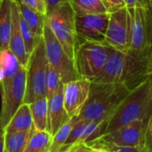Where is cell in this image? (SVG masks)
I'll return each instance as SVG.
<instances>
[{
	"mask_svg": "<svg viewBox=\"0 0 152 152\" xmlns=\"http://www.w3.org/2000/svg\"><path fill=\"white\" fill-rule=\"evenodd\" d=\"M131 27V49L149 53L152 49V6L127 8Z\"/></svg>",
	"mask_w": 152,
	"mask_h": 152,
	"instance_id": "cell-8",
	"label": "cell"
},
{
	"mask_svg": "<svg viewBox=\"0 0 152 152\" xmlns=\"http://www.w3.org/2000/svg\"><path fill=\"white\" fill-rule=\"evenodd\" d=\"M34 128L29 104L23 103L5 126V133L27 132Z\"/></svg>",
	"mask_w": 152,
	"mask_h": 152,
	"instance_id": "cell-17",
	"label": "cell"
},
{
	"mask_svg": "<svg viewBox=\"0 0 152 152\" xmlns=\"http://www.w3.org/2000/svg\"><path fill=\"white\" fill-rule=\"evenodd\" d=\"M43 40L47 62L59 74L61 82L67 84L80 78L77 72L74 61L65 53L46 22L44 27Z\"/></svg>",
	"mask_w": 152,
	"mask_h": 152,
	"instance_id": "cell-7",
	"label": "cell"
},
{
	"mask_svg": "<svg viewBox=\"0 0 152 152\" xmlns=\"http://www.w3.org/2000/svg\"><path fill=\"white\" fill-rule=\"evenodd\" d=\"M151 53L113 49L101 73L91 82L122 84L132 91L149 77Z\"/></svg>",
	"mask_w": 152,
	"mask_h": 152,
	"instance_id": "cell-1",
	"label": "cell"
},
{
	"mask_svg": "<svg viewBox=\"0 0 152 152\" xmlns=\"http://www.w3.org/2000/svg\"><path fill=\"white\" fill-rule=\"evenodd\" d=\"M61 83L62 82L61 80L59 74L54 70V69L52 66L47 64L46 72H45V96L47 99L53 94V93L57 90Z\"/></svg>",
	"mask_w": 152,
	"mask_h": 152,
	"instance_id": "cell-27",
	"label": "cell"
},
{
	"mask_svg": "<svg viewBox=\"0 0 152 152\" xmlns=\"http://www.w3.org/2000/svg\"><path fill=\"white\" fill-rule=\"evenodd\" d=\"M143 148H144L145 152H152V118L149 121V124L146 129Z\"/></svg>",
	"mask_w": 152,
	"mask_h": 152,
	"instance_id": "cell-31",
	"label": "cell"
},
{
	"mask_svg": "<svg viewBox=\"0 0 152 152\" xmlns=\"http://www.w3.org/2000/svg\"><path fill=\"white\" fill-rule=\"evenodd\" d=\"M90 121L88 120H85V119H78L77 120L76 124L74 125L71 132H70V134L68 138V140L66 141L65 144L66 145H72L74 143H76L79 138L81 137V135L83 134L86 127L87 126V125L89 124Z\"/></svg>",
	"mask_w": 152,
	"mask_h": 152,
	"instance_id": "cell-28",
	"label": "cell"
},
{
	"mask_svg": "<svg viewBox=\"0 0 152 152\" xmlns=\"http://www.w3.org/2000/svg\"><path fill=\"white\" fill-rule=\"evenodd\" d=\"M110 20V13L76 15L77 45L86 42L103 44Z\"/></svg>",
	"mask_w": 152,
	"mask_h": 152,
	"instance_id": "cell-11",
	"label": "cell"
},
{
	"mask_svg": "<svg viewBox=\"0 0 152 152\" xmlns=\"http://www.w3.org/2000/svg\"><path fill=\"white\" fill-rule=\"evenodd\" d=\"M152 118V89L148 78L132 90L103 124L102 134Z\"/></svg>",
	"mask_w": 152,
	"mask_h": 152,
	"instance_id": "cell-2",
	"label": "cell"
},
{
	"mask_svg": "<svg viewBox=\"0 0 152 152\" xmlns=\"http://www.w3.org/2000/svg\"><path fill=\"white\" fill-rule=\"evenodd\" d=\"M35 127L27 132L5 133L4 152H23Z\"/></svg>",
	"mask_w": 152,
	"mask_h": 152,
	"instance_id": "cell-21",
	"label": "cell"
},
{
	"mask_svg": "<svg viewBox=\"0 0 152 152\" xmlns=\"http://www.w3.org/2000/svg\"><path fill=\"white\" fill-rule=\"evenodd\" d=\"M45 22L68 56L74 61L77 48L76 14L69 2L59 5L46 16Z\"/></svg>",
	"mask_w": 152,
	"mask_h": 152,
	"instance_id": "cell-4",
	"label": "cell"
},
{
	"mask_svg": "<svg viewBox=\"0 0 152 152\" xmlns=\"http://www.w3.org/2000/svg\"><path fill=\"white\" fill-rule=\"evenodd\" d=\"M104 6L106 12L112 13L120 9L126 7V0H100Z\"/></svg>",
	"mask_w": 152,
	"mask_h": 152,
	"instance_id": "cell-30",
	"label": "cell"
},
{
	"mask_svg": "<svg viewBox=\"0 0 152 152\" xmlns=\"http://www.w3.org/2000/svg\"><path fill=\"white\" fill-rule=\"evenodd\" d=\"M91 81L86 78H78L64 84L63 102L69 118L78 116L88 99Z\"/></svg>",
	"mask_w": 152,
	"mask_h": 152,
	"instance_id": "cell-13",
	"label": "cell"
},
{
	"mask_svg": "<svg viewBox=\"0 0 152 152\" xmlns=\"http://www.w3.org/2000/svg\"><path fill=\"white\" fill-rule=\"evenodd\" d=\"M19 3L43 16H47V7L45 0H19Z\"/></svg>",
	"mask_w": 152,
	"mask_h": 152,
	"instance_id": "cell-29",
	"label": "cell"
},
{
	"mask_svg": "<svg viewBox=\"0 0 152 152\" xmlns=\"http://www.w3.org/2000/svg\"><path fill=\"white\" fill-rule=\"evenodd\" d=\"M68 2L76 15L106 12L100 0H68Z\"/></svg>",
	"mask_w": 152,
	"mask_h": 152,
	"instance_id": "cell-23",
	"label": "cell"
},
{
	"mask_svg": "<svg viewBox=\"0 0 152 152\" xmlns=\"http://www.w3.org/2000/svg\"><path fill=\"white\" fill-rule=\"evenodd\" d=\"M47 60L43 38L30 54L26 75V94L24 103H31L45 96V72Z\"/></svg>",
	"mask_w": 152,
	"mask_h": 152,
	"instance_id": "cell-6",
	"label": "cell"
},
{
	"mask_svg": "<svg viewBox=\"0 0 152 152\" xmlns=\"http://www.w3.org/2000/svg\"><path fill=\"white\" fill-rule=\"evenodd\" d=\"M4 137H5V129L0 124V152H4Z\"/></svg>",
	"mask_w": 152,
	"mask_h": 152,
	"instance_id": "cell-35",
	"label": "cell"
},
{
	"mask_svg": "<svg viewBox=\"0 0 152 152\" xmlns=\"http://www.w3.org/2000/svg\"><path fill=\"white\" fill-rule=\"evenodd\" d=\"M52 141L53 135L47 131H38L34 129L23 152L45 151L49 150Z\"/></svg>",
	"mask_w": 152,
	"mask_h": 152,
	"instance_id": "cell-22",
	"label": "cell"
},
{
	"mask_svg": "<svg viewBox=\"0 0 152 152\" xmlns=\"http://www.w3.org/2000/svg\"><path fill=\"white\" fill-rule=\"evenodd\" d=\"M2 1H3V0H0V2H2Z\"/></svg>",
	"mask_w": 152,
	"mask_h": 152,
	"instance_id": "cell-40",
	"label": "cell"
},
{
	"mask_svg": "<svg viewBox=\"0 0 152 152\" xmlns=\"http://www.w3.org/2000/svg\"><path fill=\"white\" fill-rule=\"evenodd\" d=\"M18 6H19L20 14L27 22V24L29 26L33 33L38 37H43V32L45 24L46 16H43L36 12L35 11L29 9L28 7L25 6L21 3H18Z\"/></svg>",
	"mask_w": 152,
	"mask_h": 152,
	"instance_id": "cell-20",
	"label": "cell"
},
{
	"mask_svg": "<svg viewBox=\"0 0 152 152\" xmlns=\"http://www.w3.org/2000/svg\"><path fill=\"white\" fill-rule=\"evenodd\" d=\"M102 45L121 52H128L131 49V27L127 7L110 13Z\"/></svg>",
	"mask_w": 152,
	"mask_h": 152,
	"instance_id": "cell-9",
	"label": "cell"
},
{
	"mask_svg": "<svg viewBox=\"0 0 152 152\" xmlns=\"http://www.w3.org/2000/svg\"><path fill=\"white\" fill-rule=\"evenodd\" d=\"M77 116L72 117L68 122H66L55 133V134L53 136V141H52V143H51L50 148H49L50 151H57L65 144L66 141L68 140V138L70 134V132H71L74 125L77 122Z\"/></svg>",
	"mask_w": 152,
	"mask_h": 152,
	"instance_id": "cell-24",
	"label": "cell"
},
{
	"mask_svg": "<svg viewBox=\"0 0 152 152\" xmlns=\"http://www.w3.org/2000/svg\"><path fill=\"white\" fill-rule=\"evenodd\" d=\"M149 78H150V81H151L152 89V49L151 53V56H150V63H149Z\"/></svg>",
	"mask_w": 152,
	"mask_h": 152,
	"instance_id": "cell-37",
	"label": "cell"
},
{
	"mask_svg": "<svg viewBox=\"0 0 152 152\" xmlns=\"http://www.w3.org/2000/svg\"><path fill=\"white\" fill-rule=\"evenodd\" d=\"M112 48L102 44L86 42L77 45L75 67L80 78L94 79L104 68Z\"/></svg>",
	"mask_w": 152,
	"mask_h": 152,
	"instance_id": "cell-5",
	"label": "cell"
},
{
	"mask_svg": "<svg viewBox=\"0 0 152 152\" xmlns=\"http://www.w3.org/2000/svg\"><path fill=\"white\" fill-rule=\"evenodd\" d=\"M70 146L71 145H66V144H64L61 148H60L57 151H50V150H47V151H45L44 152H68V151L70 148Z\"/></svg>",
	"mask_w": 152,
	"mask_h": 152,
	"instance_id": "cell-36",
	"label": "cell"
},
{
	"mask_svg": "<svg viewBox=\"0 0 152 152\" xmlns=\"http://www.w3.org/2000/svg\"><path fill=\"white\" fill-rule=\"evenodd\" d=\"M19 23H20V33H21V36L25 44L27 53L30 55L35 50V48L37 47V45H38L39 41L43 37H38L33 33V31L31 30V28H29V26L27 24V22L24 20V19L21 17L20 14Z\"/></svg>",
	"mask_w": 152,
	"mask_h": 152,
	"instance_id": "cell-26",
	"label": "cell"
},
{
	"mask_svg": "<svg viewBox=\"0 0 152 152\" xmlns=\"http://www.w3.org/2000/svg\"><path fill=\"white\" fill-rule=\"evenodd\" d=\"M34 127L38 131H46L48 116V100L46 97L40 98L29 103Z\"/></svg>",
	"mask_w": 152,
	"mask_h": 152,
	"instance_id": "cell-19",
	"label": "cell"
},
{
	"mask_svg": "<svg viewBox=\"0 0 152 152\" xmlns=\"http://www.w3.org/2000/svg\"><path fill=\"white\" fill-rule=\"evenodd\" d=\"M68 152H94L86 143H74L70 146Z\"/></svg>",
	"mask_w": 152,
	"mask_h": 152,
	"instance_id": "cell-33",
	"label": "cell"
},
{
	"mask_svg": "<svg viewBox=\"0 0 152 152\" xmlns=\"http://www.w3.org/2000/svg\"><path fill=\"white\" fill-rule=\"evenodd\" d=\"M26 75L27 68L20 67L11 84L1 94L2 108L0 113V124L4 128L14 113L24 103L26 94Z\"/></svg>",
	"mask_w": 152,
	"mask_h": 152,
	"instance_id": "cell-10",
	"label": "cell"
},
{
	"mask_svg": "<svg viewBox=\"0 0 152 152\" xmlns=\"http://www.w3.org/2000/svg\"><path fill=\"white\" fill-rule=\"evenodd\" d=\"M94 152H103V151H94Z\"/></svg>",
	"mask_w": 152,
	"mask_h": 152,
	"instance_id": "cell-38",
	"label": "cell"
},
{
	"mask_svg": "<svg viewBox=\"0 0 152 152\" xmlns=\"http://www.w3.org/2000/svg\"><path fill=\"white\" fill-rule=\"evenodd\" d=\"M150 120L151 118L131 123L98 138L118 147H142Z\"/></svg>",
	"mask_w": 152,
	"mask_h": 152,
	"instance_id": "cell-12",
	"label": "cell"
},
{
	"mask_svg": "<svg viewBox=\"0 0 152 152\" xmlns=\"http://www.w3.org/2000/svg\"><path fill=\"white\" fill-rule=\"evenodd\" d=\"M47 7V15L51 13L54 9H56L59 5L68 2V0H45Z\"/></svg>",
	"mask_w": 152,
	"mask_h": 152,
	"instance_id": "cell-34",
	"label": "cell"
},
{
	"mask_svg": "<svg viewBox=\"0 0 152 152\" xmlns=\"http://www.w3.org/2000/svg\"><path fill=\"white\" fill-rule=\"evenodd\" d=\"M88 147H90L94 151H99L103 152H145L143 146L142 147H118L107 143L101 140L100 138H96L91 142L86 143Z\"/></svg>",
	"mask_w": 152,
	"mask_h": 152,
	"instance_id": "cell-25",
	"label": "cell"
},
{
	"mask_svg": "<svg viewBox=\"0 0 152 152\" xmlns=\"http://www.w3.org/2000/svg\"><path fill=\"white\" fill-rule=\"evenodd\" d=\"M130 92L122 84L91 82L88 99L79 112L77 118L104 124Z\"/></svg>",
	"mask_w": 152,
	"mask_h": 152,
	"instance_id": "cell-3",
	"label": "cell"
},
{
	"mask_svg": "<svg viewBox=\"0 0 152 152\" xmlns=\"http://www.w3.org/2000/svg\"><path fill=\"white\" fill-rule=\"evenodd\" d=\"M12 1L0 2V51L9 49L12 29Z\"/></svg>",
	"mask_w": 152,
	"mask_h": 152,
	"instance_id": "cell-18",
	"label": "cell"
},
{
	"mask_svg": "<svg viewBox=\"0 0 152 152\" xmlns=\"http://www.w3.org/2000/svg\"><path fill=\"white\" fill-rule=\"evenodd\" d=\"M20 67L17 58L9 49L0 51V94L8 87Z\"/></svg>",
	"mask_w": 152,
	"mask_h": 152,
	"instance_id": "cell-16",
	"label": "cell"
},
{
	"mask_svg": "<svg viewBox=\"0 0 152 152\" xmlns=\"http://www.w3.org/2000/svg\"><path fill=\"white\" fill-rule=\"evenodd\" d=\"M64 84L61 83L53 94L48 100V116L46 131L53 136L71 118L69 117L63 102Z\"/></svg>",
	"mask_w": 152,
	"mask_h": 152,
	"instance_id": "cell-14",
	"label": "cell"
},
{
	"mask_svg": "<svg viewBox=\"0 0 152 152\" xmlns=\"http://www.w3.org/2000/svg\"><path fill=\"white\" fill-rule=\"evenodd\" d=\"M126 7H134V6H139V7H150L152 6V0H126Z\"/></svg>",
	"mask_w": 152,
	"mask_h": 152,
	"instance_id": "cell-32",
	"label": "cell"
},
{
	"mask_svg": "<svg viewBox=\"0 0 152 152\" xmlns=\"http://www.w3.org/2000/svg\"><path fill=\"white\" fill-rule=\"evenodd\" d=\"M14 1H16V2H18V3H19V0H14Z\"/></svg>",
	"mask_w": 152,
	"mask_h": 152,
	"instance_id": "cell-39",
	"label": "cell"
},
{
	"mask_svg": "<svg viewBox=\"0 0 152 152\" xmlns=\"http://www.w3.org/2000/svg\"><path fill=\"white\" fill-rule=\"evenodd\" d=\"M20 12L18 2L12 1V29L9 43V50L17 58L21 67L27 68L30 55L27 53L25 44L20 29Z\"/></svg>",
	"mask_w": 152,
	"mask_h": 152,
	"instance_id": "cell-15",
	"label": "cell"
}]
</instances>
